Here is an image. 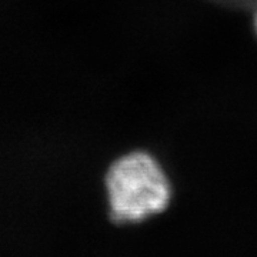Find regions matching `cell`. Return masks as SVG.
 <instances>
[{
  "mask_svg": "<svg viewBox=\"0 0 257 257\" xmlns=\"http://www.w3.org/2000/svg\"><path fill=\"white\" fill-rule=\"evenodd\" d=\"M111 219L139 223L156 216L170 203L172 187L155 157L135 152L114 162L106 176Z\"/></svg>",
  "mask_w": 257,
  "mask_h": 257,
  "instance_id": "6da1fadb",
  "label": "cell"
},
{
  "mask_svg": "<svg viewBox=\"0 0 257 257\" xmlns=\"http://www.w3.org/2000/svg\"><path fill=\"white\" fill-rule=\"evenodd\" d=\"M254 29H256V32H257V12H256V16H254Z\"/></svg>",
  "mask_w": 257,
  "mask_h": 257,
  "instance_id": "7a4b0ae2",
  "label": "cell"
}]
</instances>
